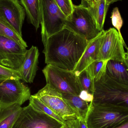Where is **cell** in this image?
I'll list each match as a JSON object with an SVG mask.
<instances>
[{
    "instance_id": "1",
    "label": "cell",
    "mask_w": 128,
    "mask_h": 128,
    "mask_svg": "<svg viewBox=\"0 0 128 128\" xmlns=\"http://www.w3.org/2000/svg\"><path fill=\"white\" fill-rule=\"evenodd\" d=\"M89 41L64 28L43 42L45 63L74 70Z\"/></svg>"
},
{
    "instance_id": "2",
    "label": "cell",
    "mask_w": 128,
    "mask_h": 128,
    "mask_svg": "<svg viewBox=\"0 0 128 128\" xmlns=\"http://www.w3.org/2000/svg\"><path fill=\"white\" fill-rule=\"evenodd\" d=\"M94 85L92 104L128 109V86L114 81L106 74Z\"/></svg>"
},
{
    "instance_id": "3",
    "label": "cell",
    "mask_w": 128,
    "mask_h": 128,
    "mask_svg": "<svg viewBox=\"0 0 128 128\" xmlns=\"http://www.w3.org/2000/svg\"><path fill=\"white\" fill-rule=\"evenodd\" d=\"M128 122V109L92 102L86 119L88 128H117Z\"/></svg>"
},
{
    "instance_id": "4",
    "label": "cell",
    "mask_w": 128,
    "mask_h": 128,
    "mask_svg": "<svg viewBox=\"0 0 128 128\" xmlns=\"http://www.w3.org/2000/svg\"><path fill=\"white\" fill-rule=\"evenodd\" d=\"M42 72L46 84L61 93L80 96L82 91L78 76L73 70L47 64Z\"/></svg>"
},
{
    "instance_id": "5",
    "label": "cell",
    "mask_w": 128,
    "mask_h": 128,
    "mask_svg": "<svg viewBox=\"0 0 128 128\" xmlns=\"http://www.w3.org/2000/svg\"><path fill=\"white\" fill-rule=\"evenodd\" d=\"M64 28H66L81 37L91 40L100 32L97 28L94 19L88 8L74 4L72 14L67 17Z\"/></svg>"
},
{
    "instance_id": "6",
    "label": "cell",
    "mask_w": 128,
    "mask_h": 128,
    "mask_svg": "<svg viewBox=\"0 0 128 128\" xmlns=\"http://www.w3.org/2000/svg\"><path fill=\"white\" fill-rule=\"evenodd\" d=\"M42 41L64 29L67 16L54 0H40Z\"/></svg>"
},
{
    "instance_id": "7",
    "label": "cell",
    "mask_w": 128,
    "mask_h": 128,
    "mask_svg": "<svg viewBox=\"0 0 128 128\" xmlns=\"http://www.w3.org/2000/svg\"><path fill=\"white\" fill-rule=\"evenodd\" d=\"M34 95L65 122L79 117L64 99L61 92L49 84Z\"/></svg>"
},
{
    "instance_id": "8",
    "label": "cell",
    "mask_w": 128,
    "mask_h": 128,
    "mask_svg": "<svg viewBox=\"0 0 128 128\" xmlns=\"http://www.w3.org/2000/svg\"><path fill=\"white\" fill-rule=\"evenodd\" d=\"M64 125L29 104L22 108L12 128H61Z\"/></svg>"
},
{
    "instance_id": "9",
    "label": "cell",
    "mask_w": 128,
    "mask_h": 128,
    "mask_svg": "<svg viewBox=\"0 0 128 128\" xmlns=\"http://www.w3.org/2000/svg\"><path fill=\"white\" fill-rule=\"evenodd\" d=\"M30 89L20 80H8L0 83V109L16 104L22 105L30 98Z\"/></svg>"
},
{
    "instance_id": "10",
    "label": "cell",
    "mask_w": 128,
    "mask_h": 128,
    "mask_svg": "<svg viewBox=\"0 0 128 128\" xmlns=\"http://www.w3.org/2000/svg\"><path fill=\"white\" fill-rule=\"evenodd\" d=\"M124 46L128 48L123 38L120 36L116 28H111L104 30L98 60L123 62L126 52Z\"/></svg>"
},
{
    "instance_id": "11",
    "label": "cell",
    "mask_w": 128,
    "mask_h": 128,
    "mask_svg": "<svg viewBox=\"0 0 128 128\" xmlns=\"http://www.w3.org/2000/svg\"><path fill=\"white\" fill-rule=\"evenodd\" d=\"M27 50L10 38L0 35V65L19 71Z\"/></svg>"
},
{
    "instance_id": "12",
    "label": "cell",
    "mask_w": 128,
    "mask_h": 128,
    "mask_svg": "<svg viewBox=\"0 0 128 128\" xmlns=\"http://www.w3.org/2000/svg\"><path fill=\"white\" fill-rule=\"evenodd\" d=\"M25 12L18 0H0V17L7 22L22 37Z\"/></svg>"
},
{
    "instance_id": "13",
    "label": "cell",
    "mask_w": 128,
    "mask_h": 128,
    "mask_svg": "<svg viewBox=\"0 0 128 128\" xmlns=\"http://www.w3.org/2000/svg\"><path fill=\"white\" fill-rule=\"evenodd\" d=\"M104 32V30L102 31L96 37L90 40L84 53L73 70L78 76L93 62L98 60L100 48Z\"/></svg>"
},
{
    "instance_id": "14",
    "label": "cell",
    "mask_w": 128,
    "mask_h": 128,
    "mask_svg": "<svg viewBox=\"0 0 128 128\" xmlns=\"http://www.w3.org/2000/svg\"><path fill=\"white\" fill-rule=\"evenodd\" d=\"M39 56V50L36 46H32L27 50L24 61L19 70L21 80L29 83L34 82L37 71Z\"/></svg>"
},
{
    "instance_id": "15",
    "label": "cell",
    "mask_w": 128,
    "mask_h": 128,
    "mask_svg": "<svg viewBox=\"0 0 128 128\" xmlns=\"http://www.w3.org/2000/svg\"><path fill=\"white\" fill-rule=\"evenodd\" d=\"M106 74L114 81L128 86V67L124 62L108 61Z\"/></svg>"
},
{
    "instance_id": "16",
    "label": "cell",
    "mask_w": 128,
    "mask_h": 128,
    "mask_svg": "<svg viewBox=\"0 0 128 128\" xmlns=\"http://www.w3.org/2000/svg\"><path fill=\"white\" fill-rule=\"evenodd\" d=\"M62 94L64 99L76 112L78 116L86 122L90 103L89 104L88 102L81 98L80 96Z\"/></svg>"
},
{
    "instance_id": "17",
    "label": "cell",
    "mask_w": 128,
    "mask_h": 128,
    "mask_svg": "<svg viewBox=\"0 0 128 128\" xmlns=\"http://www.w3.org/2000/svg\"><path fill=\"white\" fill-rule=\"evenodd\" d=\"M22 105L16 104L0 109V128H12L22 110Z\"/></svg>"
},
{
    "instance_id": "18",
    "label": "cell",
    "mask_w": 128,
    "mask_h": 128,
    "mask_svg": "<svg viewBox=\"0 0 128 128\" xmlns=\"http://www.w3.org/2000/svg\"><path fill=\"white\" fill-rule=\"evenodd\" d=\"M20 2L24 9L29 22L37 30L40 24V0H20Z\"/></svg>"
},
{
    "instance_id": "19",
    "label": "cell",
    "mask_w": 128,
    "mask_h": 128,
    "mask_svg": "<svg viewBox=\"0 0 128 128\" xmlns=\"http://www.w3.org/2000/svg\"><path fill=\"white\" fill-rule=\"evenodd\" d=\"M110 5L105 0H102L89 8L94 19L97 28L100 32L104 30L106 15Z\"/></svg>"
},
{
    "instance_id": "20",
    "label": "cell",
    "mask_w": 128,
    "mask_h": 128,
    "mask_svg": "<svg viewBox=\"0 0 128 128\" xmlns=\"http://www.w3.org/2000/svg\"><path fill=\"white\" fill-rule=\"evenodd\" d=\"M0 35L10 38L24 47H28L27 43L20 36L13 28L4 19L0 17Z\"/></svg>"
},
{
    "instance_id": "21",
    "label": "cell",
    "mask_w": 128,
    "mask_h": 128,
    "mask_svg": "<svg viewBox=\"0 0 128 128\" xmlns=\"http://www.w3.org/2000/svg\"><path fill=\"white\" fill-rule=\"evenodd\" d=\"M82 91L93 95L94 91V80L89 68L87 67L78 75Z\"/></svg>"
},
{
    "instance_id": "22",
    "label": "cell",
    "mask_w": 128,
    "mask_h": 128,
    "mask_svg": "<svg viewBox=\"0 0 128 128\" xmlns=\"http://www.w3.org/2000/svg\"><path fill=\"white\" fill-rule=\"evenodd\" d=\"M29 104L35 110L42 112L52 118L56 119L62 123L66 125L65 122L56 114L50 108H49L44 103L38 99L34 95H31L29 99Z\"/></svg>"
},
{
    "instance_id": "23",
    "label": "cell",
    "mask_w": 128,
    "mask_h": 128,
    "mask_svg": "<svg viewBox=\"0 0 128 128\" xmlns=\"http://www.w3.org/2000/svg\"><path fill=\"white\" fill-rule=\"evenodd\" d=\"M108 61L97 60L88 66L93 76L94 82L100 80L106 74V67Z\"/></svg>"
},
{
    "instance_id": "24",
    "label": "cell",
    "mask_w": 128,
    "mask_h": 128,
    "mask_svg": "<svg viewBox=\"0 0 128 128\" xmlns=\"http://www.w3.org/2000/svg\"><path fill=\"white\" fill-rule=\"evenodd\" d=\"M8 80H21L19 71L0 65V83Z\"/></svg>"
},
{
    "instance_id": "25",
    "label": "cell",
    "mask_w": 128,
    "mask_h": 128,
    "mask_svg": "<svg viewBox=\"0 0 128 128\" xmlns=\"http://www.w3.org/2000/svg\"><path fill=\"white\" fill-rule=\"evenodd\" d=\"M111 19L112 24L117 30L120 36L122 38L121 29L123 25V22L118 7L114 8L113 10L111 13Z\"/></svg>"
},
{
    "instance_id": "26",
    "label": "cell",
    "mask_w": 128,
    "mask_h": 128,
    "mask_svg": "<svg viewBox=\"0 0 128 128\" xmlns=\"http://www.w3.org/2000/svg\"><path fill=\"white\" fill-rule=\"evenodd\" d=\"M56 4L64 14L67 16H70L73 11L74 4L72 0H54Z\"/></svg>"
},
{
    "instance_id": "27",
    "label": "cell",
    "mask_w": 128,
    "mask_h": 128,
    "mask_svg": "<svg viewBox=\"0 0 128 128\" xmlns=\"http://www.w3.org/2000/svg\"><path fill=\"white\" fill-rule=\"evenodd\" d=\"M66 124L69 128H88L86 122L80 117L66 121Z\"/></svg>"
},
{
    "instance_id": "28",
    "label": "cell",
    "mask_w": 128,
    "mask_h": 128,
    "mask_svg": "<svg viewBox=\"0 0 128 128\" xmlns=\"http://www.w3.org/2000/svg\"><path fill=\"white\" fill-rule=\"evenodd\" d=\"M94 4V0H81L80 5L86 8L92 7Z\"/></svg>"
},
{
    "instance_id": "29",
    "label": "cell",
    "mask_w": 128,
    "mask_h": 128,
    "mask_svg": "<svg viewBox=\"0 0 128 128\" xmlns=\"http://www.w3.org/2000/svg\"><path fill=\"white\" fill-rule=\"evenodd\" d=\"M127 52L125 53L124 58L123 62H124L125 64H126V65L128 67V48L127 49Z\"/></svg>"
},
{
    "instance_id": "30",
    "label": "cell",
    "mask_w": 128,
    "mask_h": 128,
    "mask_svg": "<svg viewBox=\"0 0 128 128\" xmlns=\"http://www.w3.org/2000/svg\"><path fill=\"white\" fill-rule=\"evenodd\" d=\"M106 0V3L110 5L111 4H113L119 1H122V0Z\"/></svg>"
},
{
    "instance_id": "31",
    "label": "cell",
    "mask_w": 128,
    "mask_h": 128,
    "mask_svg": "<svg viewBox=\"0 0 128 128\" xmlns=\"http://www.w3.org/2000/svg\"><path fill=\"white\" fill-rule=\"evenodd\" d=\"M117 128H128V122Z\"/></svg>"
},
{
    "instance_id": "32",
    "label": "cell",
    "mask_w": 128,
    "mask_h": 128,
    "mask_svg": "<svg viewBox=\"0 0 128 128\" xmlns=\"http://www.w3.org/2000/svg\"><path fill=\"white\" fill-rule=\"evenodd\" d=\"M61 128H69L68 126L66 125H64V126L63 127Z\"/></svg>"
},
{
    "instance_id": "33",
    "label": "cell",
    "mask_w": 128,
    "mask_h": 128,
    "mask_svg": "<svg viewBox=\"0 0 128 128\" xmlns=\"http://www.w3.org/2000/svg\"><path fill=\"white\" fill-rule=\"evenodd\" d=\"M102 0H94V3H97V2H99Z\"/></svg>"
}]
</instances>
